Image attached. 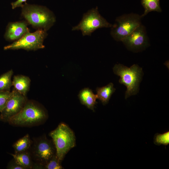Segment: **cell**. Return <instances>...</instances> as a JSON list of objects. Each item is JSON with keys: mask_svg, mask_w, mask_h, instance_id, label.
I'll list each match as a JSON object with an SVG mask.
<instances>
[{"mask_svg": "<svg viewBox=\"0 0 169 169\" xmlns=\"http://www.w3.org/2000/svg\"><path fill=\"white\" fill-rule=\"evenodd\" d=\"M160 1V0H141V3L144 9L143 13L141 15V18L152 11L161 12L162 9Z\"/></svg>", "mask_w": 169, "mask_h": 169, "instance_id": "cell-16", "label": "cell"}, {"mask_svg": "<svg viewBox=\"0 0 169 169\" xmlns=\"http://www.w3.org/2000/svg\"><path fill=\"white\" fill-rule=\"evenodd\" d=\"M27 1V0H17L15 2L12 3L11 4L12 9H14L18 7H22L23 5V3L24 2L26 3Z\"/></svg>", "mask_w": 169, "mask_h": 169, "instance_id": "cell-23", "label": "cell"}, {"mask_svg": "<svg viewBox=\"0 0 169 169\" xmlns=\"http://www.w3.org/2000/svg\"><path fill=\"white\" fill-rule=\"evenodd\" d=\"M29 150L32 160L44 166L56 154L53 142L48 139L45 136L34 139Z\"/></svg>", "mask_w": 169, "mask_h": 169, "instance_id": "cell-8", "label": "cell"}, {"mask_svg": "<svg viewBox=\"0 0 169 169\" xmlns=\"http://www.w3.org/2000/svg\"><path fill=\"white\" fill-rule=\"evenodd\" d=\"M32 144L28 134L21 138L13 145L15 153L22 152L28 150Z\"/></svg>", "mask_w": 169, "mask_h": 169, "instance_id": "cell-17", "label": "cell"}, {"mask_svg": "<svg viewBox=\"0 0 169 169\" xmlns=\"http://www.w3.org/2000/svg\"><path fill=\"white\" fill-rule=\"evenodd\" d=\"M21 8L22 16L34 28L47 31L56 21L54 14L45 7L26 3Z\"/></svg>", "mask_w": 169, "mask_h": 169, "instance_id": "cell-1", "label": "cell"}, {"mask_svg": "<svg viewBox=\"0 0 169 169\" xmlns=\"http://www.w3.org/2000/svg\"><path fill=\"white\" fill-rule=\"evenodd\" d=\"M47 35V31L42 29H38L33 33L28 31L19 39L5 46L3 49L4 50L22 49L35 51L44 49L45 48L43 44L44 40Z\"/></svg>", "mask_w": 169, "mask_h": 169, "instance_id": "cell-7", "label": "cell"}, {"mask_svg": "<svg viewBox=\"0 0 169 169\" xmlns=\"http://www.w3.org/2000/svg\"><path fill=\"white\" fill-rule=\"evenodd\" d=\"M115 90L113 84L111 83L105 86L98 87L96 89L97 99L101 101L103 105H105L108 103Z\"/></svg>", "mask_w": 169, "mask_h": 169, "instance_id": "cell-15", "label": "cell"}, {"mask_svg": "<svg viewBox=\"0 0 169 169\" xmlns=\"http://www.w3.org/2000/svg\"><path fill=\"white\" fill-rule=\"evenodd\" d=\"M112 25L100 14L96 7L84 13L79 23L73 27L72 30H79L83 36H90L93 32L98 28H111Z\"/></svg>", "mask_w": 169, "mask_h": 169, "instance_id": "cell-6", "label": "cell"}, {"mask_svg": "<svg viewBox=\"0 0 169 169\" xmlns=\"http://www.w3.org/2000/svg\"><path fill=\"white\" fill-rule=\"evenodd\" d=\"M61 161L59 160L56 154L54 155L49 161L44 166L46 169H61Z\"/></svg>", "mask_w": 169, "mask_h": 169, "instance_id": "cell-20", "label": "cell"}, {"mask_svg": "<svg viewBox=\"0 0 169 169\" xmlns=\"http://www.w3.org/2000/svg\"><path fill=\"white\" fill-rule=\"evenodd\" d=\"M81 103L86 106L88 108L94 110L95 105L97 103V95L94 94L92 90L89 88L82 89L78 95Z\"/></svg>", "mask_w": 169, "mask_h": 169, "instance_id": "cell-13", "label": "cell"}, {"mask_svg": "<svg viewBox=\"0 0 169 169\" xmlns=\"http://www.w3.org/2000/svg\"><path fill=\"white\" fill-rule=\"evenodd\" d=\"M10 154L13 156L16 162L24 167L25 169H32L33 161L29 150Z\"/></svg>", "mask_w": 169, "mask_h": 169, "instance_id": "cell-14", "label": "cell"}, {"mask_svg": "<svg viewBox=\"0 0 169 169\" xmlns=\"http://www.w3.org/2000/svg\"><path fill=\"white\" fill-rule=\"evenodd\" d=\"M47 118V112L43 107L34 101L27 100L20 111L8 122L16 126H31L41 124Z\"/></svg>", "mask_w": 169, "mask_h": 169, "instance_id": "cell-2", "label": "cell"}, {"mask_svg": "<svg viewBox=\"0 0 169 169\" xmlns=\"http://www.w3.org/2000/svg\"><path fill=\"white\" fill-rule=\"evenodd\" d=\"M113 71L115 74L120 77L119 83L127 87L125 99L137 93L142 73L141 68L135 64L128 67L119 64L115 65Z\"/></svg>", "mask_w": 169, "mask_h": 169, "instance_id": "cell-3", "label": "cell"}, {"mask_svg": "<svg viewBox=\"0 0 169 169\" xmlns=\"http://www.w3.org/2000/svg\"><path fill=\"white\" fill-rule=\"evenodd\" d=\"M13 73L11 69L0 76V91H10L12 86L11 79Z\"/></svg>", "mask_w": 169, "mask_h": 169, "instance_id": "cell-18", "label": "cell"}, {"mask_svg": "<svg viewBox=\"0 0 169 169\" xmlns=\"http://www.w3.org/2000/svg\"><path fill=\"white\" fill-rule=\"evenodd\" d=\"M11 91H0V112L5 107L10 97Z\"/></svg>", "mask_w": 169, "mask_h": 169, "instance_id": "cell-21", "label": "cell"}, {"mask_svg": "<svg viewBox=\"0 0 169 169\" xmlns=\"http://www.w3.org/2000/svg\"><path fill=\"white\" fill-rule=\"evenodd\" d=\"M12 86L14 89L22 95L26 96L29 90L31 80L30 78L25 75H15L12 80Z\"/></svg>", "mask_w": 169, "mask_h": 169, "instance_id": "cell-12", "label": "cell"}, {"mask_svg": "<svg viewBox=\"0 0 169 169\" xmlns=\"http://www.w3.org/2000/svg\"><path fill=\"white\" fill-rule=\"evenodd\" d=\"M142 18L141 15L133 13L117 17L111 27V36L116 41H121L141 24Z\"/></svg>", "mask_w": 169, "mask_h": 169, "instance_id": "cell-5", "label": "cell"}, {"mask_svg": "<svg viewBox=\"0 0 169 169\" xmlns=\"http://www.w3.org/2000/svg\"><path fill=\"white\" fill-rule=\"evenodd\" d=\"M7 168L9 169H25V168L18 164L13 159L8 163Z\"/></svg>", "mask_w": 169, "mask_h": 169, "instance_id": "cell-22", "label": "cell"}, {"mask_svg": "<svg viewBox=\"0 0 169 169\" xmlns=\"http://www.w3.org/2000/svg\"><path fill=\"white\" fill-rule=\"evenodd\" d=\"M154 142L158 145H167L169 143V132L168 131L162 134H157L154 138Z\"/></svg>", "mask_w": 169, "mask_h": 169, "instance_id": "cell-19", "label": "cell"}, {"mask_svg": "<svg viewBox=\"0 0 169 169\" xmlns=\"http://www.w3.org/2000/svg\"><path fill=\"white\" fill-rule=\"evenodd\" d=\"M28 23L22 21L9 23L6 27L4 35L5 39L8 41H16L29 31L27 26Z\"/></svg>", "mask_w": 169, "mask_h": 169, "instance_id": "cell-11", "label": "cell"}, {"mask_svg": "<svg viewBox=\"0 0 169 169\" xmlns=\"http://www.w3.org/2000/svg\"><path fill=\"white\" fill-rule=\"evenodd\" d=\"M130 50L138 51L146 48L149 44L145 27L142 23L121 41Z\"/></svg>", "mask_w": 169, "mask_h": 169, "instance_id": "cell-10", "label": "cell"}, {"mask_svg": "<svg viewBox=\"0 0 169 169\" xmlns=\"http://www.w3.org/2000/svg\"><path fill=\"white\" fill-rule=\"evenodd\" d=\"M27 100L26 96L22 95L13 88L5 107L0 112V121L8 122L20 111Z\"/></svg>", "mask_w": 169, "mask_h": 169, "instance_id": "cell-9", "label": "cell"}, {"mask_svg": "<svg viewBox=\"0 0 169 169\" xmlns=\"http://www.w3.org/2000/svg\"><path fill=\"white\" fill-rule=\"evenodd\" d=\"M49 136L52 139L56 154L61 161L67 152L75 146L74 134L68 125L62 123L50 132Z\"/></svg>", "mask_w": 169, "mask_h": 169, "instance_id": "cell-4", "label": "cell"}]
</instances>
